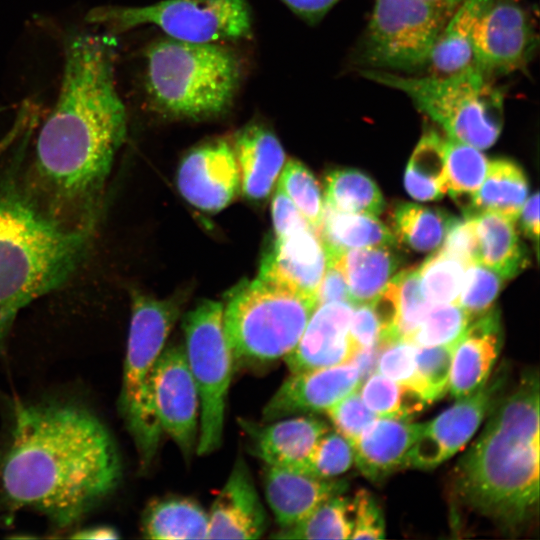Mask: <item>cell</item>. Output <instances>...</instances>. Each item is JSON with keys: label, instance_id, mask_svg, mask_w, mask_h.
<instances>
[{"label": "cell", "instance_id": "cell-1", "mask_svg": "<svg viewBox=\"0 0 540 540\" xmlns=\"http://www.w3.org/2000/svg\"><path fill=\"white\" fill-rule=\"evenodd\" d=\"M126 132L111 38L90 31L69 33L58 97L39 131L27 172L53 213L71 224L96 228Z\"/></svg>", "mask_w": 540, "mask_h": 540}, {"label": "cell", "instance_id": "cell-2", "mask_svg": "<svg viewBox=\"0 0 540 540\" xmlns=\"http://www.w3.org/2000/svg\"><path fill=\"white\" fill-rule=\"evenodd\" d=\"M121 475L111 433L86 406L12 403L0 445V511L31 510L66 529L114 492Z\"/></svg>", "mask_w": 540, "mask_h": 540}, {"label": "cell", "instance_id": "cell-3", "mask_svg": "<svg viewBox=\"0 0 540 540\" xmlns=\"http://www.w3.org/2000/svg\"><path fill=\"white\" fill-rule=\"evenodd\" d=\"M94 230L54 214L20 158L0 172V349L20 310L66 284L84 264Z\"/></svg>", "mask_w": 540, "mask_h": 540}, {"label": "cell", "instance_id": "cell-4", "mask_svg": "<svg viewBox=\"0 0 540 540\" xmlns=\"http://www.w3.org/2000/svg\"><path fill=\"white\" fill-rule=\"evenodd\" d=\"M454 471L461 502L506 528L531 518L539 500V380L524 375L489 412Z\"/></svg>", "mask_w": 540, "mask_h": 540}, {"label": "cell", "instance_id": "cell-5", "mask_svg": "<svg viewBox=\"0 0 540 540\" xmlns=\"http://www.w3.org/2000/svg\"><path fill=\"white\" fill-rule=\"evenodd\" d=\"M149 108L171 120L203 121L227 113L245 75L241 54L228 43H192L166 36L144 51Z\"/></svg>", "mask_w": 540, "mask_h": 540}, {"label": "cell", "instance_id": "cell-6", "mask_svg": "<svg viewBox=\"0 0 540 540\" xmlns=\"http://www.w3.org/2000/svg\"><path fill=\"white\" fill-rule=\"evenodd\" d=\"M360 74L406 94L448 138L484 150L501 133L503 94L474 67L449 75L402 76L377 69H360Z\"/></svg>", "mask_w": 540, "mask_h": 540}, {"label": "cell", "instance_id": "cell-7", "mask_svg": "<svg viewBox=\"0 0 540 540\" xmlns=\"http://www.w3.org/2000/svg\"><path fill=\"white\" fill-rule=\"evenodd\" d=\"M316 307L315 299L260 278L241 281L223 304L224 333L233 360L284 358L297 345Z\"/></svg>", "mask_w": 540, "mask_h": 540}, {"label": "cell", "instance_id": "cell-8", "mask_svg": "<svg viewBox=\"0 0 540 540\" xmlns=\"http://www.w3.org/2000/svg\"><path fill=\"white\" fill-rule=\"evenodd\" d=\"M131 320L124 362L119 411L143 467L153 460L162 430L154 416L149 379L180 312V301L132 293Z\"/></svg>", "mask_w": 540, "mask_h": 540}, {"label": "cell", "instance_id": "cell-9", "mask_svg": "<svg viewBox=\"0 0 540 540\" xmlns=\"http://www.w3.org/2000/svg\"><path fill=\"white\" fill-rule=\"evenodd\" d=\"M89 24L119 34L154 25L166 37L192 43H230L253 37L247 0H162L146 6L104 5L85 16Z\"/></svg>", "mask_w": 540, "mask_h": 540}, {"label": "cell", "instance_id": "cell-10", "mask_svg": "<svg viewBox=\"0 0 540 540\" xmlns=\"http://www.w3.org/2000/svg\"><path fill=\"white\" fill-rule=\"evenodd\" d=\"M185 354L199 402L198 455L216 451L223 438L233 356L223 327V303L203 300L183 318Z\"/></svg>", "mask_w": 540, "mask_h": 540}, {"label": "cell", "instance_id": "cell-11", "mask_svg": "<svg viewBox=\"0 0 540 540\" xmlns=\"http://www.w3.org/2000/svg\"><path fill=\"white\" fill-rule=\"evenodd\" d=\"M450 15L421 0H376L353 62L395 73L425 68Z\"/></svg>", "mask_w": 540, "mask_h": 540}, {"label": "cell", "instance_id": "cell-12", "mask_svg": "<svg viewBox=\"0 0 540 540\" xmlns=\"http://www.w3.org/2000/svg\"><path fill=\"white\" fill-rule=\"evenodd\" d=\"M537 46L532 19L518 0H490L473 38V66L488 78L526 67Z\"/></svg>", "mask_w": 540, "mask_h": 540}, {"label": "cell", "instance_id": "cell-13", "mask_svg": "<svg viewBox=\"0 0 540 540\" xmlns=\"http://www.w3.org/2000/svg\"><path fill=\"white\" fill-rule=\"evenodd\" d=\"M149 396L162 432L189 459L197 445L200 402L184 347L162 350L150 375Z\"/></svg>", "mask_w": 540, "mask_h": 540}, {"label": "cell", "instance_id": "cell-14", "mask_svg": "<svg viewBox=\"0 0 540 540\" xmlns=\"http://www.w3.org/2000/svg\"><path fill=\"white\" fill-rule=\"evenodd\" d=\"M502 379L485 384L435 417L421 423L406 467L432 469L461 450L497 402Z\"/></svg>", "mask_w": 540, "mask_h": 540}, {"label": "cell", "instance_id": "cell-15", "mask_svg": "<svg viewBox=\"0 0 540 540\" xmlns=\"http://www.w3.org/2000/svg\"><path fill=\"white\" fill-rule=\"evenodd\" d=\"M177 185L193 206L222 210L240 190V174L231 142L216 139L192 149L181 161Z\"/></svg>", "mask_w": 540, "mask_h": 540}, {"label": "cell", "instance_id": "cell-16", "mask_svg": "<svg viewBox=\"0 0 540 540\" xmlns=\"http://www.w3.org/2000/svg\"><path fill=\"white\" fill-rule=\"evenodd\" d=\"M358 367L348 361L291 375L281 384L265 405L266 422L309 412L326 411L362 382Z\"/></svg>", "mask_w": 540, "mask_h": 540}, {"label": "cell", "instance_id": "cell-17", "mask_svg": "<svg viewBox=\"0 0 540 540\" xmlns=\"http://www.w3.org/2000/svg\"><path fill=\"white\" fill-rule=\"evenodd\" d=\"M327 262L321 238L309 227L275 237L262 257L258 278L316 300Z\"/></svg>", "mask_w": 540, "mask_h": 540}, {"label": "cell", "instance_id": "cell-18", "mask_svg": "<svg viewBox=\"0 0 540 540\" xmlns=\"http://www.w3.org/2000/svg\"><path fill=\"white\" fill-rule=\"evenodd\" d=\"M353 305L334 301L313 311L295 348L285 357L291 373H299L348 362L355 353L349 323Z\"/></svg>", "mask_w": 540, "mask_h": 540}, {"label": "cell", "instance_id": "cell-19", "mask_svg": "<svg viewBox=\"0 0 540 540\" xmlns=\"http://www.w3.org/2000/svg\"><path fill=\"white\" fill-rule=\"evenodd\" d=\"M266 529V512L250 471L237 459L212 504L208 539H258Z\"/></svg>", "mask_w": 540, "mask_h": 540}, {"label": "cell", "instance_id": "cell-20", "mask_svg": "<svg viewBox=\"0 0 540 540\" xmlns=\"http://www.w3.org/2000/svg\"><path fill=\"white\" fill-rule=\"evenodd\" d=\"M264 493L280 528L290 527L306 518L322 502L342 494L347 482L320 478L301 470L266 465Z\"/></svg>", "mask_w": 540, "mask_h": 540}, {"label": "cell", "instance_id": "cell-21", "mask_svg": "<svg viewBox=\"0 0 540 540\" xmlns=\"http://www.w3.org/2000/svg\"><path fill=\"white\" fill-rule=\"evenodd\" d=\"M500 349V317L490 309L471 320L455 346L448 386L455 399L470 396L487 383Z\"/></svg>", "mask_w": 540, "mask_h": 540}, {"label": "cell", "instance_id": "cell-22", "mask_svg": "<svg viewBox=\"0 0 540 540\" xmlns=\"http://www.w3.org/2000/svg\"><path fill=\"white\" fill-rule=\"evenodd\" d=\"M252 452L266 465L301 470L328 425L313 416L296 415L256 425L243 421Z\"/></svg>", "mask_w": 540, "mask_h": 540}, {"label": "cell", "instance_id": "cell-23", "mask_svg": "<svg viewBox=\"0 0 540 540\" xmlns=\"http://www.w3.org/2000/svg\"><path fill=\"white\" fill-rule=\"evenodd\" d=\"M420 425L391 417L371 421L352 444L354 461L361 473L370 481L379 482L406 467Z\"/></svg>", "mask_w": 540, "mask_h": 540}, {"label": "cell", "instance_id": "cell-24", "mask_svg": "<svg viewBox=\"0 0 540 540\" xmlns=\"http://www.w3.org/2000/svg\"><path fill=\"white\" fill-rule=\"evenodd\" d=\"M231 145L242 193L251 200L266 198L285 164L279 139L266 125L249 123L235 133Z\"/></svg>", "mask_w": 540, "mask_h": 540}, {"label": "cell", "instance_id": "cell-25", "mask_svg": "<svg viewBox=\"0 0 540 540\" xmlns=\"http://www.w3.org/2000/svg\"><path fill=\"white\" fill-rule=\"evenodd\" d=\"M490 0H463L441 29L425 68L431 75H449L473 66V38Z\"/></svg>", "mask_w": 540, "mask_h": 540}, {"label": "cell", "instance_id": "cell-26", "mask_svg": "<svg viewBox=\"0 0 540 540\" xmlns=\"http://www.w3.org/2000/svg\"><path fill=\"white\" fill-rule=\"evenodd\" d=\"M472 218L478 241V262L503 279L516 276L527 262L526 251L515 229V221L494 212Z\"/></svg>", "mask_w": 540, "mask_h": 540}, {"label": "cell", "instance_id": "cell-27", "mask_svg": "<svg viewBox=\"0 0 540 540\" xmlns=\"http://www.w3.org/2000/svg\"><path fill=\"white\" fill-rule=\"evenodd\" d=\"M327 256H340L354 248L393 246L394 234L377 216L342 212L324 204L317 229Z\"/></svg>", "mask_w": 540, "mask_h": 540}, {"label": "cell", "instance_id": "cell-28", "mask_svg": "<svg viewBox=\"0 0 540 540\" xmlns=\"http://www.w3.org/2000/svg\"><path fill=\"white\" fill-rule=\"evenodd\" d=\"M527 197L528 182L520 166L511 160L496 159L489 162L465 217L494 212L516 221Z\"/></svg>", "mask_w": 540, "mask_h": 540}, {"label": "cell", "instance_id": "cell-29", "mask_svg": "<svg viewBox=\"0 0 540 540\" xmlns=\"http://www.w3.org/2000/svg\"><path fill=\"white\" fill-rule=\"evenodd\" d=\"M208 527L209 515L187 498L154 500L142 517V533L148 539H208Z\"/></svg>", "mask_w": 540, "mask_h": 540}, {"label": "cell", "instance_id": "cell-30", "mask_svg": "<svg viewBox=\"0 0 540 540\" xmlns=\"http://www.w3.org/2000/svg\"><path fill=\"white\" fill-rule=\"evenodd\" d=\"M350 303L372 302L389 282L399 260L389 246H375L346 250L340 256Z\"/></svg>", "mask_w": 540, "mask_h": 540}, {"label": "cell", "instance_id": "cell-31", "mask_svg": "<svg viewBox=\"0 0 540 540\" xmlns=\"http://www.w3.org/2000/svg\"><path fill=\"white\" fill-rule=\"evenodd\" d=\"M404 185L419 201L438 200L447 193L445 139L433 130L421 137L408 162Z\"/></svg>", "mask_w": 540, "mask_h": 540}, {"label": "cell", "instance_id": "cell-32", "mask_svg": "<svg viewBox=\"0 0 540 540\" xmlns=\"http://www.w3.org/2000/svg\"><path fill=\"white\" fill-rule=\"evenodd\" d=\"M452 218L439 209L400 203L392 214L393 234L415 251L430 252L441 246Z\"/></svg>", "mask_w": 540, "mask_h": 540}, {"label": "cell", "instance_id": "cell-33", "mask_svg": "<svg viewBox=\"0 0 540 540\" xmlns=\"http://www.w3.org/2000/svg\"><path fill=\"white\" fill-rule=\"evenodd\" d=\"M325 205L338 211L378 216L385 207L377 184L352 168L338 169L326 177Z\"/></svg>", "mask_w": 540, "mask_h": 540}, {"label": "cell", "instance_id": "cell-34", "mask_svg": "<svg viewBox=\"0 0 540 540\" xmlns=\"http://www.w3.org/2000/svg\"><path fill=\"white\" fill-rule=\"evenodd\" d=\"M445 163L447 193L461 205L466 214L486 176L489 161L479 149L447 138Z\"/></svg>", "mask_w": 540, "mask_h": 540}, {"label": "cell", "instance_id": "cell-35", "mask_svg": "<svg viewBox=\"0 0 540 540\" xmlns=\"http://www.w3.org/2000/svg\"><path fill=\"white\" fill-rule=\"evenodd\" d=\"M352 501L342 494L322 502L306 518L273 535L278 539H348L353 530Z\"/></svg>", "mask_w": 540, "mask_h": 540}, {"label": "cell", "instance_id": "cell-36", "mask_svg": "<svg viewBox=\"0 0 540 540\" xmlns=\"http://www.w3.org/2000/svg\"><path fill=\"white\" fill-rule=\"evenodd\" d=\"M359 394L377 417L409 419L428 404L415 390L380 373L369 375Z\"/></svg>", "mask_w": 540, "mask_h": 540}, {"label": "cell", "instance_id": "cell-37", "mask_svg": "<svg viewBox=\"0 0 540 540\" xmlns=\"http://www.w3.org/2000/svg\"><path fill=\"white\" fill-rule=\"evenodd\" d=\"M466 266L457 258L438 250L418 268L421 290L432 304L457 303Z\"/></svg>", "mask_w": 540, "mask_h": 540}, {"label": "cell", "instance_id": "cell-38", "mask_svg": "<svg viewBox=\"0 0 540 540\" xmlns=\"http://www.w3.org/2000/svg\"><path fill=\"white\" fill-rule=\"evenodd\" d=\"M279 187L298 208L307 222L317 231L324 203L318 182L301 162L289 159L279 175Z\"/></svg>", "mask_w": 540, "mask_h": 540}, {"label": "cell", "instance_id": "cell-39", "mask_svg": "<svg viewBox=\"0 0 540 540\" xmlns=\"http://www.w3.org/2000/svg\"><path fill=\"white\" fill-rule=\"evenodd\" d=\"M471 320L457 303L433 305L407 340L416 346L457 343Z\"/></svg>", "mask_w": 540, "mask_h": 540}, {"label": "cell", "instance_id": "cell-40", "mask_svg": "<svg viewBox=\"0 0 540 540\" xmlns=\"http://www.w3.org/2000/svg\"><path fill=\"white\" fill-rule=\"evenodd\" d=\"M456 344L416 346L418 391L428 404L441 398L448 390Z\"/></svg>", "mask_w": 540, "mask_h": 540}, {"label": "cell", "instance_id": "cell-41", "mask_svg": "<svg viewBox=\"0 0 540 540\" xmlns=\"http://www.w3.org/2000/svg\"><path fill=\"white\" fill-rule=\"evenodd\" d=\"M503 280L499 274L480 263L467 266L458 304L472 319L485 314L492 308Z\"/></svg>", "mask_w": 540, "mask_h": 540}, {"label": "cell", "instance_id": "cell-42", "mask_svg": "<svg viewBox=\"0 0 540 540\" xmlns=\"http://www.w3.org/2000/svg\"><path fill=\"white\" fill-rule=\"evenodd\" d=\"M354 462L352 444L337 431L329 430L318 440L302 471L320 478H334Z\"/></svg>", "mask_w": 540, "mask_h": 540}, {"label": "cell", "instance_id": "cell-43", "mask_svg": "<svg viewBox=\"0 0 540 540\" xmlns=\"http://www.w3.org/2000/svg\"><path fill=\"white\" fill-rule=\"evenodd\" d=\"M394 277L399 288L397 339L407 340L433 305L421 290L418 269L401 271Z\"/></svg>", "mask_w": 540, "mask_h": 540}, {"label": "cell", "instance_id": "cell-44", "mask_svg": "<svg viewBox=\"0 0 540 540\" xmlns=\"http://www.w3.org/2000/svg\"><path fill=\"white\" fill-rule=\"evenodd\" d=\"M415 352L416 345L405 339L381 343L376 369L378 373L419 393Z\"/></svg>", "mask_w": 540, "mask_h": 540}, {"label": "cell", "instance_id": "cell-45", "mask_svg": "<svg viewBox=\"0 0 540 540\" xmlns=\"http://www.w3.org/2000/svg\"><path fill=\"white\" fill-rule=\"evenodd\" d=\"M338 433L351 444L377 416L365 405L358 390L348 394L326 410Z\"/></svg>", "mask_w": 540, "mask_h": 540}, {"label": "cell", "instance_id": "cell-46", "mask_svg": "<svg viewBox=\"0 0 540 540\" xmlns=\"http://www.w3.org/2000/svg\"><path fill=\"white\" fill-rule=\"evenodd\" d=\"M354 512L351 539L385 538V521L382 510L373 495L365 489L357 491L352 500Z\"/></svg>", "mask_w": 540, "mask_h": 540}, {"label": "cell", "instance_id": "cell-47", "mask_svg": "<svg viewBox=\"0 0 540 540\" xmlns=\"http://www.w3.org/2000/svg\"><path fill=\"white\" fill-rule=\"evenodd\" d=\"M439 250L457 258L466 267L479 263L478 241L472 218H452Z\"/></svg>", "mask_w": 540, "mask_h": 540}, {"label": "cell", "instance_id": "cell-48", "mask_svg": "<svg viewBox=\"0 0 540 540\" xmlns=\"http://www.w3.org/2000/svg\"><path fill=\"white\" fill-rule=\"evenodd\" d=\"M349 335L355 351L381 343V324L370 303L353 306Z\"/></svg>", "mask_w": 540, "mask_h": 540}, {"label": "cell", "instance_id": "cell-49", "mask_svg": "<svg viewBox=\"0 0 540 540\" xmlns=\"http://www.w3.org/2000/svg\"><path fill=\"white\" fill-rule=\"evenodd\" d=\"M272 219L275 237H282L312 227L279 187H277L272 199Z\"/></svg>", "mask_w": 540, "mask_h": 540}, {"label": "cell", "instance_id": "cell-50", "mask_svg": "<svg viewBox=\"0 0 540 540\" xmlns=\"http://www.w3.org/2000/svg\"><path fill=\"white\" fill-rule=\"evenodd\" d=\"M340 256H328L327 267L316 293L317 306L334 301L350 303Z\"/></svg>", "mask_w": 540, "mask_h": 540}, {"label": "cell", "instance_id": "cell-51", "mask_svg": "<svg viewBox=\"0 0 540 540\" xmlns=\"http://www.w3.org/2000/svg\"><path fill=\"white\" fill-rule=\"evenodd\" d=\"M298 18L305 23L314 26L318 24L326 14L340 0H280Z\"/></svg>", "mask_w": 540, "mask_h": 540}, {"label": "cell", "instance_id": "cell-52", "mask_svg": "<svg viewBox=\"0 0 540 540\" xmlns=\"http://www.w3.org/2000/svg\"><path fill=\"white\" fill-rule=\"evenodd\" d=\"M520 216L524 234L537 246L539 237V196L537 192L525 201Z\"/></svg>", "mask_w": 540, "mask_h": 540}, {"label": "cell", "instance_id": "cell-53", "mask_svg": "<svg viewBox=\"0 0 540 540\" xmlns=\"http://www.w3.org/2000/svg\"><path fill=\"white\" fill-rule=\"evenodd\" d=\"M119 535L111 527L98 526L82 529L74 533L71 538L76 539H116Z\"/></svg>", "mask_w": 540, "mask_h": 540}, {"label": "cell", "instance_id": "cell-54", "mask_svg": "<svg viewBox=\"0 0 540 540\" xmlns=\"http://www.w3.org/2000/svg\"><path fill=\"white\" fill-rule=\"evenodd\" d=\"M433 7L452 13L463 0H421Z\"/></svg>", "mask_w": 540, "mask_h": 540}]
</instances>
